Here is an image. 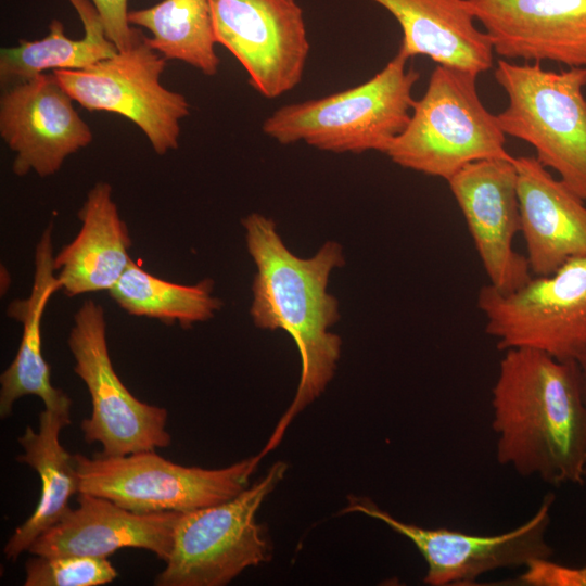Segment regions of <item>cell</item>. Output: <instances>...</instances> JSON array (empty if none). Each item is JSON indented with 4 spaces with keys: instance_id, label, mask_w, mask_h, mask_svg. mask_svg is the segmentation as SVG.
Masks as SVG:
<instances>
[{
    "instance_id": "cell-1",
    "label": "cell",
    "mask_w": 586,
    "mask_h": 586,
    "mask_svg": "<svg viewBox=\"0 0 586 586\" xmlns=\"http://www.w3.org/2000/svg\"><path fill=\"white\" fill-rule=\"evenodd\" d=\"M255 266L250 314L264 330H283L295 342L302 362L294 399L281 418L265 454L281 440L292 419L320 396L334 375L341 339L329 329L340 319L339 302L328 292L332 270L345 264L342 246L327 241L308 258L293 254L276 222L258 213L242 219Z\"/></svg>"
},
{
    "instance_id": "cell-2",
    "label": "cell",
    "mask_w": 586,
    "mask_h": 586,
    "mask_svg": "<svg viewBox=\"0 0 586 586\" xmlns=\"http://www.w3.org/2000/svg\"><path fill=\"white\" fill-rule=\"evenodd\" d=\"M497 460L561 486L586 479V402L576 360L510 348L492 390Z\"/></svg>"
},
{
    "instance_id": "cell-3",
    "label": "cell",
    "mask_w": 586,
    "mask_h": 586,
    "mask_svg": "<svg viewBox=\"0 0 586 586\" xmlns=\"http://www.w3.org/2000/svg\"><path fill=\"white\" fill-rule=\"evenodd\" d=\"M396 55L367 81L323 98L283 105L263 123L264 133L288 145L304 142L320 151L386 154L405 130L420 78Z\"/></svg>"
},
{
    "instance_id": "cell-4",
    "label": "cell",
    "mask_w": 586,
    "mask_h": 586,
    "mask_svg": "<svg viewBox=\"0 0 586 586\" xmlns=\"http://www.w3.org/2000/svg\"><path fill=\"white\" fill-rule=\"evenodd\" d=\"M477 76L436 64L408 125L386 152L391 161L448 181L471 163L512 157L497 115L481 101Z\"/></svg>"
},
{
    "instance_id": "cell-5",
    "label": "cell",
    "mask_w": 586,
    "mask_h": 586,
    "mask_svg": "<svg viewBox=\"0 0 586 586\" xmlns=\"http://www.w3.org/2000/svg\"><path fill=\"white\" fill-rule=\"evenodd\" d=\"M494 77L508 98L497 114L505 135L533 146L535 157L586 202V67L555 72L499 59Z\"/></svg>"
},
{
    "instance_id": "cell-6",
    "label": "cell",
    "mask_w": 586,
    "mask_h": 586,
    "mask_svg": "<svg viewBox=\"0 0 586 586\" xmlns=\"http://www.w3.org/2000/svg\"><path fill=\"white\" fill-rule=\"evenodd\" d=\"M286 468L279 461L263 479L232 499L180 512L166 566L154 584L222 586L244 569L268 561L270 546L255 515Z\"/></svg>"
},
{
    "instance_id": "cell-7",
    "label": "cell",
    "mask_w": 586,
    "mask_h": 586,
    "mask_svg": "<svg viewBox=\"0 0 586 586\" xmlns=\"http://www.w3.org/2000/svg\"><path fill=\"white\" fill-rule=\"evenodd\" d=\"M74 457L79 493L107 498L137 513H155L186 512L232 499L246 488L263 454L222 469L183 467L155 450Z\"/></svg>"
},
{
    "instance_id": "cell-8",
    "label": "cell",
    "mask_w": 586,
    "mask_h": 586,
    "mask_svg": "<svg viewBox=\"0 0 586 586\" xmlns=\"http://www.w3.org/2000/svg\"><path fill=\"white\" fill-rule=\"evenodd\" d=\"M476 304L500 351L533 348L576 361L586 355V255L548 276H533L512 292L484 284Z\"/></svg>"
},
{
    "instance_id": "cell-9",
    "label": "cell",
    "mask_w": 586,
    "mask_h": 586,
    "mask_svg": "<svg viewBox=\"0 0 586 586\" xmlns=\"http://www.w3.org/2000/svg\"><path fill=\"white\" fill-rule=\"evenodd\" d=\"M68 347L74 371L90 394L91 416L80 428L88 444L100 443L103 456H125L170 445L167 410L139 400L122 382L110 357L102 305L86 300L74 315Z\"/></svg>"
},
{
    "instance_id": "cell-10",
    "label": "cell",
    "mask_w": 586,
    "mask_h": 586,
    "mask_svg": "<svg viewBox=\"0 0 586 586\" xmlns=\"http://www.w3.org/2000/svg\"><path fill=\"white\" fill-rule=\"evenodd\" d=\"M166 61L143 35L132 47L90 66L52 73L82 107L131 120L146 136L154 152L164 155L178 148L180 123L190 114L186 97L161 84Z\"/></svg>"
},
{
    "instance_id": "cell-11",
    "label": "cell",
    "mask_w": 586,
    "mask_h": 586,
    "mask_svg": "<svg viewBox=\"0 0 586 586\" xmlns=\"http://www.w3.org/2000/svg\"><path fill=\"white\" fill-rule=\"evenodd\" d=\"M214 36L242 65L247 82L267 99L293 90L310 44L296 0H209Z\"/></svg>"
},
{
    "instance_id": "cell-12",
    "label": "cell",
    "mask_w": 586,
    "mask_h": 586,
    "mask_svg": "<svg viewBox=\"0 0 586 586\" xmlns=\"http://www.w3.org/2000/svg\"><path fill=\"white\" fill-rule=\"evenodd\" d=\"M555 496L547 494L537 511L522 525L498 535L424 528L405 523L365 499H352L345 512H360L382 521L413 543L428 564L424 583L431 586L470 585L501 568L530 566L548 560L552 548L546 542Z\"/></svg>"
},
{
    "instance_id": "cell-13",
    "label": "cell",
    "mask_w": 586,
    "mask_h": 586,
    "mask_svg": "<svg viewBox=\"0 0 586 586\" xmlns=\"http://www.w3.org/2000/svg\"><path fill=\"white\" fill-rule=\"evenodd\" d=\"M464 217L488 284L512 292L532 277L525 255L513 247L521 232L514 157L471 163L448 181Z\"/></svg>"
},
{
    "instance_id": "cell-14",
    "label": "cell",
    "mask_w": 586,
    "mask_h": 586,
    "mask_svg": "<svg viewBox=\"0 0 586 586\" xmlns=\"http://www.w3.org/2000/svg\"><path fill=\"white\" fill-rule=\"evenodd\" d=\"M73 101L53 73L3 89L0 136L15 153L12 171L16 176L30 171L51 176L69 155L92 142V131Z\"/></svg>"
},
{
    "instance_id": "cell-15",
    "label": "cell",
    "mask_w": 586,
    "mask_h": 586,
    "mask_svg": "<svg viewBox=\"0 0 586 586\" xmlns=\"http://www.w3.org/2000/svg\"><path fill=\"white\" fill-rule=\"evenodd\" d=\"M505 60L586 67V0H467Z\"/></svg>"
},
{
    "instance_id": "cell-16",
    "label": "cell",
    "mask_w": 586,
    "mask_h": 586,
    "mask_svg": "<svg viewBox=\"0 0 586 586\" xmlns=\"http://www.w3.org/2000/svg\"><path fill=\"white\" fill-rule=\"evenodd\" d=\"M77 501L76 509L31 543L33 556L109 558L122 548H141L168 559L179 511L137 513L86 493H79Z\"/></svg>"
},
{
    "instance_id": "cell-17",
    "label": "cell",
    "mask_w": 586,
    "mask_h": 586,
    "mask_svg": "<svg viewBox=\"0 0 586 586\" xmlns=\"http://www.w3.org/2000/svg\"><path fill=\"white\" fill-rule=\"evenodd\" d=\"M521 233L533 276H548L586 255V205L535 156L514 157Z\"/></svg>"
},
{
    "instance_id": "cell-18",
    "label": "cell",
    "mask_w": 586,
    "mask_h": 586,
    "mask_svg": "<svg viewBox=\"0 0 586 586\" xmlns=\"http://www.w3.org/2000/svg\"><path fill=\"white\" fill-rule=\"evenodd\" d=\"M80 229L53 257L67 296L110 291L130 262L131 238L112 198V187L97 182L78 211Z\"/></svg>"
},
{
    "instance_id": "cell-19",
    "label": "cell",
    "mask_w": 586,
    "mask_h": 586,
    "mask_svg": "<svg viewBox=\"0 0 586 586\" xmlns=\"http://www.w3.org/2000/svg\"><path fill=\"white\" fill-rule=\"evenodd\" d=\"M398 22V53L426 56L436 64L480 75L493 67L494 50L467 0H372Z\"/></svg>"
},
{
    "instance_id": "cell-20",
    "label": "cell",
    "mask_w": 586,
    "mask_h": 586,
    "mask_svg": "<svg viewBox=\"0 0 586 586\" xmlns=\"http://www.w3.org/2000/svg\"><path fill=\"white\" fill-rule=\"evenodd\" d=\"M52 224L42 232L35 251V273L30 294L12 301L7 315L23 327L15 358L1 373L0 416L7 418L14 403L26 395H36L44 408L71 407V398L51 383L49 364L42 355L41 321L51 296L61 290L53 266Z\"/></svg>"
},
{
    "instance_id": "cell-21",
    "label": "cell",
    "mask_w": 586,
    "mask_h": 586,
    "mask_svg": "<svg viewBox=\"0 0 586 586\" xmlns=\"http://www.w3.org/2000/svg\"><path fill=\"white\" fill-rule=\"evenodd\" d=\"M69 408H44L39 415V430L27 426L18 443L24 449L16 460L31 467L39 475L41 491L30 517L21 524L4 546L8 559L15 560L47 528L71 509L69 498L79 493V475L74 455L60 443V432L71 423Z\"/></svg>"
},
{
    "instance_id": "cell-22",
    "label": "cell",
    "mask_w": 586,
    "mask_h": 586,
    "mask_svg": "<svg viewBox=\"0 0 586 586\" xmlns=\"http://www.w3.org/2000/svg\"><path fill=\"white\" fill-rule=\"evenodd\" d=\"M77 11L85 35L78 40L64 34L61 21L52 20L49 34L39 40L20 39L15 47L0 50L2 88L26 81L46 71L81 69L114 55L118 50L107 39L102 20L88 0H69Z\"/></svg>"
},
{
    "instance_id": "cell-23",
    "label": "cell",
    "mask_w": 586,
    "mask_h": 586,
    "mask_svg": "<svg viewBox=\"0 0 586 586\" xmlns=\"http://www.w3.org/2000/svg\"><path fill=\"white\" fill-rule=\"evenodd\" d=\"M130 25L148 29V44L166 60H177L215 76L219 67L209 0H163L129 11Z\"/></svg>"
},
{
    "instance_id": "cell-24",
    "label": "cell",
    "mask_w": 586,
    "mask_h": 586,
    "mask_svg": "<svg viewBox=\"0 0 586 586\" xmlns=\"http://www.w3.org/2000/svg\"><path fill=\"white\" fill-rule=\"evenodd\" d=\"M213 289L211 279L191 285L163 280L130 259L109 292L129 315L155 319L169 326L178 323L189 329L212 319L220 310L222 302L213 295Z\"/></svg>"
},
{
    "instance_id": "cell-25",
    "label": "cell",
    "mask_w": 586,
    "mask_h": 586,
    "mask_svg": "<svg viewBox=\"0 0 586 586\" xmlns=\"http://www.w3.org/2000/svg\"><path fill=\"white\" fill-rule=\"evenodd\" d=\"M25 586H99L118 573L107 558L36 556L25 563Z\"/></svg>"
},
{
    "instance_id": "cell-26",
    "label": "cell",
    "mask_w": 586,
    "mask_h": 586,
    "mask_svg": "<svg viewBox=\"0 0 586 586\" xmlns=\"http://www.w3.org/2000/svg\"><path fill=\"white\" fill-rule=\"evenodd\" d=\"M95 7L105 34L117 50H125L137 43L143 36L128 22V0H91Z\"/></svg>"
},
{
    "instance_id": "cell-27",
    "label": "cell",
    "mask_w": 586,
    "mask_h": 586,
    "mask_svg": "<svg viewBox=\"0 0 586 586\" xmlns=\"http://www.w3.org/2000/svg\"><path fill=\"white\" fill-rule=\"evenodd\" d=\"M578 368H579V374H581V382H582V390L584 399L586 402V355L583 356L577 360Z\"/></svg>"
}]
</instances>
